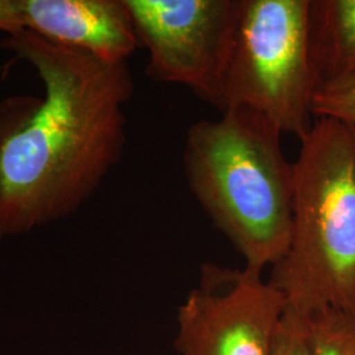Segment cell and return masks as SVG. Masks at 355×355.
Wrapping results in <instances>:
<instances>
[{
    "instance_id": "obj_1",
    "label": "cell",
    "mask_w": 355,
    "mask_h": 355,
    "mask_svg": "<svg viewBox=\"0 0 355 355\" xmlns=\"http://www.w3.org/2000/svg\"><path fill=\"white\" fill-rule=\"evenodd\" d=\"M31 64L44 96L0 101V240L73 215L127 145L135 83L123 64L51 42L31 29L0 40Z\"/></svg>"
},
{
    "instance_id": "obj_2",
    "label": "cell",
    "mask_w": 355,
    "mask_h": 355,
    "mask_svg": "<svg viewBox=\"0 0 355 355\" xmlns=\"http://www.w3.org/2000/svg\"><path fill=\"white\" fill-rule=\"evenodd\" d=\"M280 136L263 114L230 108L191 125L183 154L193 196L245 266L259 271L277 265L291 241L295 170Z\"/></svg>"
},
{
    "instance_id": "obj_3",
    "label": "cell",
    "mask_w": 355,
    "mask_h": 355,
    "mask_svg": "<svg viewBox=\"0 0 355 355\" xmlns=\"http://www.w3.org/2000/svg\"><path fill=\"white\" fill-rule=\"evenodd\" d=\"M290 246L268 282L302 316L355 311V125L316 117L300 140Z\"/></svg>"
},
{
    "instance_id": "obj_4",
    "label": "cell",
    "mask_w": 355,
    "mask_h": 355,
    "mask_svg": "<svg viewBox=\"0 0 355 355\" xmlns=\"http://www.w3.org/2000/svg\"><path fill=\"white\" fill-rule=\"evenodd\" d=\"M318 89L311 0H240L221 111L253 110L302 140L315 123Z\"/></svg>"
},
{
    "instance_id": "obj_5",
    "label": "cell",
    "mask_w": 355,
    "mask_h": 355,
    "mask_svg": "<svg viewBox=\"0 0 355 355\" xmlns=\"http://www.w3.org/2000/svg\"><path fill=\"white\" fill-rule=\"evenodd\" d=\"M153 80L182 85L221 110L240 0H125Z\"/></svg>"
},
{
    "instance_id": "obj_6",
    "label": "cell",
    "mask_w": 355,
    "mask_h": 355,
    "mask_svg": "<svg viewBox=\"0 0 355 355\" xmlns=\"http://www.w3.org/2000/svg\"><path fill=\"white\" fill-rule=\"evenodd\" d=\"M287 308L262 271L207 263L178 309V353L271 355Z\"/></svg>"
},
{
    "instance_id": "obj_7",
    "label": "cell",
    "mask_w": 355,
    "mask_h": 355,
    "mask_svg": "<svg viewBox=\"0 0 355 355\" xmlns=\"http://www.w3.org/2000/svg\"><path fill=\"white\" fill-rule=\"evenodd\" d=\"M26 29L87 51L107 64H123L140 46L125 0H17Z\"/></svg>"
},
{
    "instance_id": "obj_8",
    "label": "cell",
    "mask_w": 355,
    "mask_h": 355,
    "mask_svg": "<svg viewBox=\"0 0 355 355\" xmlns=\"http://www.w3.org/2000/svg\"><path fill=\"white\" fill-rule=\"evenodd\" d=\"M318 89L355 83V0H311Z\"/></svg>"
},
{
    "instance_id": "obj_9",
    "label": "cell",
    "mask_w": 355,
    "mask_h": 355,
    "mask_svg": "<svg viewBox=\"0 0 355 355\" xmlns=\"http://www.w3.org/2000/svg\"><path fill=\"white\" fill-rule=\"evenodd\" d=\"M315 355H355V311L303 316Z\"/></svg>"
},
{
    "instance_id": "obj_10",
    "label": "cell",
    "mask_w": 355,
    "mask_h": 355,
    "mask_svg": "<svg viewBox=\"0 0 355 355\" xmlns=\"http://www.w3.org/2000/svg\"><path fill=\"white\" fill-rule=\"evenodd\" d=\"M312 114L355 125V83L318 89L312 101Z\"/></svg>"
},
{
    "instance_id": "obj_11",
    "label": "cell",
    "mask_w": 355,
    "mask_h": 355,
    "mask_svg": "<svg viewBox=\"0 0 355 355\" xmlns=\"http://www.w3.org/2000/svg\"><path fill=\"white\" fill-rule=\"evenodd\" d=\"M271 355H315L304 318L291 308L282 318Z\"/></svg>"
},
{
    "instance_id": "obj_12",
    "label": "cell",
    "mask_w": 355,
    "mask_h": 355,
    "mask_svg": "<svg viewBox=\"0 0 355 355\" xmlns=\"http://www.w3.org/2000/svg\"><path fill=\"white\" fill-rule=\"evenodd\" d=\"M26 29L17 0H0V32L15 35Z\"/></svg>"
}]
</instances>
